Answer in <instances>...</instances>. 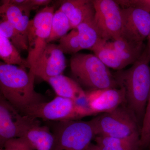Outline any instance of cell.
Listing matches in <instances>:
<instances>
[{"instance_id": "obj_1", "label": "cell", "mask_w": 150, "mask_h": 150, "mask_svg": "<svg viewBox=\"0 0 150 150\" xmlns=\"http://www.w3.org/2000/svg\"><path fill=\"white\" fill-rule=\"evenodd\" d=\"M35 76L22 67L1 62V94L20 113L31 105L48 101L35 90Z\"/></svg>"}, {"instance_id": "obj_2", "label": "cell", "mask_w": 150, "mask_h": 150, "mask_svg": "<svg viewBox=\"0 0 150 150\" xmlns=\"http://www.w3.org/2000/svg\"><path fill=\"white\" fill-rule=\"evenodd\" d=\"M150 62L144 50L129 69L113 75L119 87L125 90L126 104L136 116L141 129L150 93Z\"/></svg>"}, {"instance_id": "obj_3", "label": "cell", "mask_w": 150, "mask_h": 150, "mask_svg": "<svg viewBox=\"0 0 150 150\" xmlns=\"http://www.w3.org/2000/svg\"><path fill=\"white\" fill-rule=\"evenodd\" d=\"M70 68L74 80L89 91L119 88L108 67L94 54H74Z\"/></svg>"}, {"instance_id": "obj_4", "label": "cell", "mask_w": 150, "mask_h": 150, "mask_svg": "<svg viewBox=\"0 0 150 150\" xmlns=\"http://www.w3.org/2000/svg\"><path fill=\"white\" fill-rule=\"evenodd\" d=\"M96 136L140 140L141 127L126 103L93 118Z\"/></svg>"}, {"instance_id": "obj_5", "label": "cell", "mask_w": 150, "mask_h": 150, "mask_svg": "<svg viewBox=\"0 0 150 150\" xmlns=\"http://www.w3.org/2000/svg\"><path fill=\"white\" fill-rule=\"evenodd\" d=\"M47 124L54 137L51 150H86L96 136L92 119L48 121Z\"/></svg>"}, {"instance_id": "obj_6", "label": "cell", "mask_w": 150, "mask_h": 150, "mask_svg": "<svg viewBox=\"0 0 150 150\" xmlns=\"http://www.w3.org/2000/svg\"><path fill=\"white\" fill-rule=\"evenodd\" d=\"M20 113L48 121H76L95 115L87 106L59 96L51 101L29 106Z\"/></svg>"}, {"instance_id": "obj_7", "label": "cell", "mask_w": 150, "mask_h": 150, "mask_svg": "<svg viewBox=\"0 0 150 150\" xmlns=\"http://www.w3.org/2000/svg\"><path fill=\"white\" fill-rule=\"evenodd\" d=\"M54 12V6H47L38 11L30 22L28 35L29 49L26 59L30 69L35 66L48 44Z\"/></svg>"}, {"instance_id": "obj_8", "label": "cell", "mask_w": 150, "mask_h": 150, "mask_svg": "<svg viewBox=\"0 0 150 150\" xmlns=\"http://www.w3.org/2000/svg\"><path fill=\"white\" fill-rule=\"evenodd\" d=\"M94 20L104 40L122 37V8L116 1L93 0Z\"/></svg>"}, {"instance_id": "obj_9", "label": "cell", "mask_w": 150, "mask_h": 150, "mask_svg": "<svg viewBox=\"0 0 150 150\" xmlns=\"http://www.w3.org/2000/svg\"><path fill=\"white\" fill-rule=\"evenodd\" d=\"M122 38L129 42L142 44L150 31V13L138 8H122Z\"/></svg>"}, {"instance_id": "obj_10", "label": "cell", "mask_w": 150, "mask_h": 150, "mask_svg": "<svg viewBox=\"0 0 150 150\" xmlns=\"http://www.w3.org/2000/svg\"><path fill=\"white\" fill-rule=\"evenodd\" d=\"M54 141L50 127L41 126L36 118L25 128L20 137L14 139L16 146L27 150H51Z\"/></svg>"}, {"instance_id": "obj_11", "label": "cell", "mask_w": 150, "mask_h": 150, "mask_svg": "<svg viewBox=\"0 0 150 150\" xmlns=\"http://www.w3.org/2000/svg\"><path fill=\"white\" fill-rule=\"evenodd\" d=\"M67 67L64 54L59 45L47 44L35 66L29 69L44 81L63 74Z\"/></svg>"}, {"instance_id": "obj_12", "label": "cell", "mask_w": 150, "mask_h": 150, "mask_svg": "<svg viewBox=\"0 0 150 150\" xmlns=\"http://www.w3.org/2000/svg\"><path fill=\"white\" fill-rule=\"evenodd\" d=\"M86 93L87 106L95 115L112 111L126 102L122 87L88 91Z\"/></svg>"}, {"instance_id": "obj_13", "label": "cell", "mask_w": 150, "mask_h": 150, "mask_svg": "<svg viewBox=\"0 0 150 150\" xmlns=\"http://www.w3.org/2000/svg\"><path fill=\"white\" fill-rule=\"evenodd\" d=\"M26 120L1 94L0 96V147L2 149L6 143L20 135Z\"/></svg>"}, {"instance_id": "obj_14", "label": "cell", "mask_w": 150, "mask_h": 150, "mask_svg": "<svg viewBox=\"0 0 150 150\" xmlns=\"http://www.w3.org/2000/svg\"><path fill=\"white\" fill-rule=\"evenodd\" d=\"M59 9L64 12L69 18L72 30L76 29L83 22L94 17L95 9L93 1H64Z\"/></svg>"}, {"instance_id": "obj_15", "label": "cell", "mask_w": 150, "mask_h": 150, "mask_svg": "<svg viewBox=\"0 0 150 150\" xmlns=\"http://www.w3.org/2000/svg\"><path fill=\"white\" fill-rule=\"evenodd\" d=\"M18 6L2 1L0 6L1 16L5 18L9 22L23 35L28 38L29 28L30 16L33 8L30 5Z\"/></svg>"}, {"instance_id": "obj_16", "label": "cell", "mask_w": 150, "mask_h": 150, "mask_svg": "<svg viewBox=\"0 0 150 150\" xmlns=\"http://www.w3.org/2000/svg\"><path fill=\"white\" fill-rule=\"evenodd\" d=\"M57 96L68 98L78 103L86 101V92L74 80L63 74L46 79Z\"/></svg>"}, {"instance_id": "obj_17", "label": "cell", "mask_w": 150, "mask_h": 150, "mask_svg": "<svg viewBox=\"0 0 150 150\" xmlns=\"http://www.w3.org/2000/svg\"><path fill=\"white\" fill-rule=\"evenodd\" d=\"M76 29L82 50H91L102 40H105L95 22L94 17L83 22Z\"/></svg>"}, {"instance_id": "obj_18", "label": "cell", "mask_w": 150, "mask_h": 150, "mask_svg": "<svg viewBox=\"0 0 150 150\" xmlns=\"http://www.w3.org/2000/svg\"><path fill=\"white\" fill-rule=\"evenodd\" d=\"M91 51L108 68L120 71L128 66L120 54L108 45L107 40H102Z\"/></svg>"}, {"instance_id": "obj_19", "label": "cell", "mask_w": 150, "mask_h": 150, "mask_svg": "<svg viewBox=\"0 0 150 150\" xmlns=\"http://www.w3.org/2000/svg\"><path fill=\"white\" fill-rule=\"evenodd\" d=\"M108 45L120 54L128 65L134 64L144 51V43L136 44L121 37L115 40L108 41Z\"/></svg>"}, {"instance_id": "obj_20", "label": "cell", "mask_w": 150, "mask_h": 150, "mask_svg": "<svg viewBox=\"0 0 150 150\" xmlns=\"http://www.w3.org/2000/svg\"><path fill=\"white\" fill-rule=\"evenodd\" d=\"M0 58L4 63L29 69L30 66L27 59L21 57L17 48L0 31Z\"/></svg>"}, {"instance_id": "obj_21", "label": "cell", "mask_w": 150, "mask_h": 150, "mask_svg": "<svg viewBox=\"0 0 150 150\" xmlns=\"http://www.w3.org/2000/svg\"><path fill=\"white\" fill-rule=\"evenodd\" d=\"M96 144L100 150H142L140 140H126L104 136H96Z\"/></svg>"}, {"instance_id": "obj_22", "label": "cell", "mask_w": 150, "mask_h": 150, "mask_svg": "<svg viewBox=\"0 0 150 150\" xmlns=\"http://www.w3.org/2000/svg\"><path fill=\"white\" fill-rule=\"evenodd\" d=\"M0 31L3 33L18 51L28 50V39L19 31L5 18L1 16Z\"/></svg>"}, {"instance_id": "obj_23", "label": "cell", "mask_w": 150, "mask_h": 150, "mask_svg": "<svg viewBox=\"0 0 150 150\" xmlns=\"http://www.w3.org/2000/svg\"><path fill=\"white\" fill-rule=\"evenodd\" d=\"M72 30L69 20L64 12L57 10L55 11L52 18L51 33L47 42L51 43L54 40H59L67 35L68 31Z\"/></svg>"}, {"instance_id": "obj_24", "label": "cell", "mask_w": 150, "mask_h": 150, "mask_svg": "<svg viewBox=\"0 0 150 150\" xmlns=\"http://www.w3.org/2000/svg\"><path fill=\"white\" fill-rule=\"evenodd\" d=\"M58 45L64 54L74 55L82 50L76 29L72 30L69 33L60 38Z\"/></svg>"}, {"instance_id": "obj_25", "label": "cell", "mask_w": 150, "mask_h": 150, "mask_svg": "<svg viewBox=\"0 0 150 150\" xmlns=\"http://www.w3.org/2000/svg\"><path fill=\"white\" fill-rule=\"evenodd\" d=\"M150 142V93L141 129L140 144L142 149L147 147Z\"/></svg>"}, {"instance_id": "obj_26", "label": "cell", "mask_w": 150, "mask_h": 150, "mask_svg": "<svg viewBox=\"0 0 150 150\" xmlns=\"http://www.w3.org/2000/svg\"><path fill=\"white\" fill-rule=\"evenodd\" d=\"M116 1L122 8H138L150 13V0H118Z\"/></svg>"}, {"instance_id": "obj_27", "label": "cell", "mask_w": 150, "mask_h": 150, "mask_svg": "<svg viewBox=\"0 0 150 150\" xmlns=\"http://www.w3.org/2000/svg\"><path fill=\"white\" fill-rule=\"evenodd\" d=\"M51 1L50 0H30V5L33 9H34L41 6H47Z\"/></svg>"}, {"instance_id": "obj_28", "label": "cell", "mask_w": 150, "mask_h": 150, "mask_svg": "<svg viewBox=\"0 0 150 150\" xmlns=\"http://www.w3.org/2000/svg\"><path fill=\"white\" fill-rule=\"evenodd\" d=\"M147 38V44L146 47L145 48V50L147 56L150 61V31Z\"/></svg>"}, {"instance_id": "obj_29", "label": "cell", "mask_w": 150, "mask_h": 150, "mask_svg": "<svg viewBox=\"0 0 150 150\" xmlns=\"http://www.w3.org/2000/svg\"><path fill=\"white\" fill-rule=\"evenodd\" d=\"M86 150H100V149H99V148L98 147V146H97L96 144H92L91 143L90 146H89L88 149H87Z\"/></svg>"}, {"instance_id": "obj_30", "label": "cell", "mask_w": 150, "mask_h": 150, "mask_svg": "<svg viewBox=\"0 0 150 150\" xmlns=\"http://www.w3.org/2000/svg\"><path fill=\"white\" fill-rule=\"evenodd\" d=\"M0 150H27L24 149H18V148H4L2 149H1Z\"/></svg>"}, {"instance_id": "obj_31", "label": "cell", "mask_w": 150, "mask_h": 150, "mask_svg": "<svg viewBox=\"0 0 150 150\" xmlns=\"http://www.w3.org/2000/svg\"><path fill=\"white\" fill-rule=\"evenodd\" d=\"M147 147H149V150H150V142L149 143V145H148V146Z\"/></svg>"}]
</instances>
